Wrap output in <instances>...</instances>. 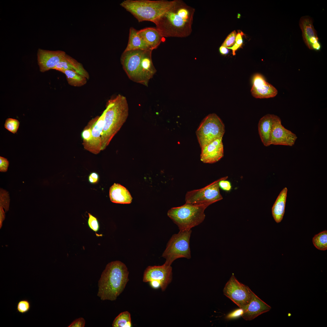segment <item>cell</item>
Instances as JSON below:
<instances>
[{"mask_svg": "<svg viewBox=\"0 0 327 327\" xmlns=\"http://www.w3.org/2000/svg\"><path fill=\"white\" fill-rule=\"evenodd\" d=\"M195 11L182 1L175 0L154 23L164 37H186L192 32Z\"/></svg>", "mask_w": 327, "mask_h": 327, "instance_id": "obj_1", "label": "cell"}, {"mask_svg": "<svg viewBox=\"0 0 327 327\" xmlns=\"http://www.w3.org/2000/svg\"><path fill=\"white\" fill-rule=\"evenodd\" d=\"M152 50L124 51L121 57L122 67L132 81L148 87L156 72L151 58Z\"/></svg>", "mask_w": 327, "mask_h": 327, "instance_id": "obj_2", "label": "cell"}, {"mask_svg": "<svg viewBox=\"0 0 327 327\" xmlns=\"http://www.w3.org/2000/svg\"><path fill=\"white\" fill-rule=\"evenodd\" d=\"M128 275L123 263L115 261L108 263L98 281L97 296L102 300H116L125 289L129 280Z\"/></svg>", "mask_w": 327, "mask_h": 327, "instance_id": "obj_3", "label": "cell"}, {"mask_svg": "<svg viewBox=\"0 0 327 327\" xmlns=\"http://www.w3.org/2000/svg\"><path fill=\"white\" fill-rule=\"evenodd\" d=\"M101 135V151L104 150L126 122L128 115L126 97L118 94L107 101Z\"/></svg>", "mask_w": 327, "mask_h": 327, "instance_id": "obj_4", "label": "cell"}, {"mask_svg": "<svg viewBox=\"0 0 327 327\" xmlns=\"http://www.w3.org/2000/svg\"><path fill=\"white\" fill-rule=\"evenodd\" d=\"M175 1L125 0L121 3L120 5L131 13L139 22L148 21L154 22Z\"/></svg>", "mask_w": 327, "mask_h": 327, "instance_id": "obj_5", "label": "cell"}, {"mask_svg": "<svg viewBox=\"0 0 327 327\" xmlns=\"http://www.w3.org/2000/svg\"><path fill=\"white\" fill-rule=\"evenodd\" d=\"M208 206L185 203L181 206L171 208L167 214L180 230H190L203 221L205 217L204 211Z\"/></svg>", "mask_w": 327, "mask_h": 327, "instance_id": "obj_6", "label": "cell"}, {"mask_svg": "<svg viewBox=\"0 0 327 327\" xmlns=\"http://www.w3.org/2000/svg\"><path fill=\"white\" fill-rule=\"evenodd\" d=\"M191 232V230H180L178 233L173 235L162 255L166 260L165 264L171 266L178 258H191L190 239Z\"/></svg>", "mask_w": 327, "mask_h": 327, "instance_id": "obj_7", "label": "cell"}, {"mask_svg": "<svg viewBox=\"0 0 327 327\" xmlns=\"http://www.w3.org/2000/svg\"><path fill=\"white\" fill-rule=\"evenodd\" d=\"M225 128L222 121L215 113L210 114L205 117L196 131L201 148L216 140L222 138Z\"/></svg>", "mask_w": 327, "mask_h": 327, "instance_id": "obj_8", "label": "cell"}, {"mask_svg": "<svg viewBox=\"0 0 327 327\" xmlns=\"http://www.w3.org/2000/svg\"><path fill=\"white\" fill-rule=\"evenodd\" d=\"M224 177L221 178L201 189L187 192L185 197V203L209 206L222 200L219 183Z\"/></svg>", "mask_w": 327, "mask_h": 327, "instance_id": "obj_9", "label": "cell"}, {"mask_svg": "<svg viewBox=\"0 0 327 327\" xmlns=\"http://www.w3.org/2000/svg\"><path fill=\"white\" fill-rule=\"evenodd\" d=\"M223 291L224 295L243 309L249 303L253 292L248 286L239 282L233 274L226 283Z\"/></svg>", "mask_w": 327, "mask_h": 327, "instance_id": "obj_10", "label": "cell"}, {"mask_svg": "<svg viewBox=\"0 0 327 327\" xmlns=\"http://www.w3.org/2000/svg\"><path fill=\"white\" fill-rule=\"evenodd\" d=\"M172 278V267L164 263L161 266H149L145 270L143 276L144 282L156 280L160 282L161 289L165 290Z\"/></svg>", "mask_w": 327, "mask_h": 327, "instance_id": "obj_11", "label": "cell"}, {"mask_svg": "<svg viewBox=\"0 0 327 327\" xmlns=\"http://www.w3.org/2000/svg\"><path fill=\"white\" fill-rule=\"evenodd\" d=\"M299 24L303 40L307 47L311 50L320 51L322 45L314 27L312 18L308 15L303 16L300 18Z\"/></svg>", "mask_w": 327, "mask_h": 327, "instance_id": "obj_12", "label": "cell"}, {"mask_svg": "<svg viewBox=\"0 0 327 327\" xmlns=\"http://www.w3.org/2000/svg\"><path fill=\"white\" fill-rule=\"evenodd\" d=\"M106 111L105 109L101 116L94 118L91 139L83 146L85 150L94 154H98L101 151V135Z\"/></svg>", "mask_w": 327, "mask_h": 327, "instance_id": "obj_13", "label": "cell"}, {"mask_svg": "<svg viewBox=\"0 0 327 327\" xmlns=\"http://www.w3.org/2000/svg\"><path fill=\"white\" fill-rule=\"evenodd\" d=\"M297 137L290 130L285 128L280 119L273 124L270 135V144L292 146Z\"/></svg>", "mask_w": 327, "mask_h": 327, "instance_id": "obj_14", "label": "cell"}, {"mask_svg": "<svg viewBox=\"0 0 327 327\" xmlns=\"http://www.w3.org/2000/svg\"><path fill=\"white\" fill-rule=\"evenodd\" d=\"M66 53L61 50L51 51L39 48L37 53V62L40 72L54 69Z\"/></svg>", "mask_w": 327, "mask_h": 327, "instance_id": "obj_15", "label": "cell"}, {"mask_svg": "<svg viewBox=\"0 0 327 327\" xmlns=\"http://www.w3.org/2000/svg\"><path fill=\"white\" fill-rule=\"evenodd\" d=\"M253 86L251 90L252 96L258 98H266L275 97L278 93L277 89L267 82L264 77L259 74L254 75L252 79Z\"/></svg>", "mask_w": 327, "mask_h": 327, "instance_id": "obj_16", "label": "cell"}, {"mask_svg": "<svg viewBox=\"0 0 327 327\" xmlns=\"http://www.w3.org/2000/svg\"><path fill=\"white\" fill-rule=\"evenodd\" d=\"M201 148L200 159L204 163H215L224 156L222 138L216 140Z\"/></svg>", "mask_w": 327, "mask_h": 327, "instance_id": "obj_17", "label": "cell"}, {"mask_svg": "<svg viewBox=\"0 0 327 327\" xmlns=\"http://www.w3.org/2000/svg\"><path fill=\"white\" fill-rule=\"evenodd\" d=\"M271 307L263 301L253 292L249 304L243 309L241 316L245 320L251 321L262 314L268 312Z\"/></svg>", "mask_w": 327, "mask_h": 327, "instance_id": "obj_18", "label": "cell"}, {"mask_svg": "<svg viewBox=\"0 0 327 327\" xmlns=\"http://www.w3.org/2000/svg\"><path fill=\"white\" fill-rule=\"evenodd\" d=\"M280 119L277 115L268 114L262 117L258 124L259 134L263 145L268 147L270 144V135L272 127L274 123Z\"/></svg>", "mask_w": 327, "mask_h": 327, "instance_id": "obj_19", "label": "cell"}, {"mask_svg": "<svg viewBox=\"0 0 327 327\" xmlns=\"http://www.w3.org/2000/svg\"><path fill=\"white\" fill-rule=\"evenodd\" d=\"M61 72L67 70L75 71L89 79L90 76L82 64L66 53L54 69Z\"/></svg>", "mask_w": 327, "mask_h": 327, "instance_id": "obj_20", "label": "cell"}, {"mask_svg": "<svg viewBox=\"0 0 327 327\" xmlns=\"http://www.w3.org/2000/svg\"><path fill=\"white\" fill-rule=\"evenodd\" d=\"M139 34L152 50L156 49L163 41L164 37L156 28L148 27L138 30Z\"/></svg>", "mask_w": 327, "mask_h": 327, "instance_id": "obj_21", "label": "cell"}, {"mask_svg": "<svg viewBox=\"0 0 327 327\" xmlns=\"http://www.w3.org/2000/svg\"><path fill=\"white\" fill-rule=\"evenodd\" d=\"M109 197L111 201L121 204L130 203L132 198L128 191L119 184L114 183L110 188Z\"/></svg>", "mask_w": 327, "mask_h": 327, "instance_id": "obj_22", "label": "cell"}, {"mask_svg": "<svg viewBox=\"0 0 327 327\" xmlns=\"http://www.w3.org/2000/svg\"><path fill=\"white\" fill-rule=\"evenodd\" d=\"M287 189L284 188L281 191L272 209V216L277 223L282 220L285 211Z\"/></svg>", "mask_w": 327, "mask_h": 327, "instance_id": "obj_23", "label": "cell"}, {"mask_svg": "<svg viewBox=\"0 0 327 327\" xmlns=\"http://www.w3.org/2000/svg\"><path fill=\"white\" fill-rule=\"evenodd\" d=\"M149 49H150L148 46L139 34L138 30L133 27L130 28L128 43L124 51L134 50H146Z\"/></svg>", "mask_w": 327, "mask_h": 327, "instance_id": "obj_24", "label": "cell"}, {"mask_svg": "<svg viewBox=\"0 0 327 327\" xmlns=\"http://www.w3.org/2000/svg\"><path fill=\"white\" fill-rule=\"evenodd\" d=\"M62 73L65 75L67 82L71 86L81 87L87 82L88 79L85 76L74 71L67 70Z\"/></svg>", "mask_w": 327, "mask_h": 327, "instance_id": "obj_25", "label": "cell"}, {"mask_svg": "<svg viewBox=\"0 0 327 327\" xmlns=\"http://www.w3.org/2000/svg\"><path fill=\"white\" fill-rule=\"evenodd\" d=\"M113 327L132 326L130 313L125 311L120 313L114 319L112 324Z\"/></svg>", "mask_w": 327, "mask_h": 327, "instance_id": "obj_26", "label": "cell"}, {"mask_svg": "<svg viewBox=\"0 0 327 327\" xmlns=\"http://www.w3.org/2000/svg\"><path fill=\"white\" fill-rule=\"evenodd\" d=\"M315 247L320 250L327 249V231L325 230L315 235L312 239Z\"/></svg>", "mask_w": 327, "mask_h": 327, "instance_id": "obj_27", "label": "cell"}, {"mask_svg": "<svg viewBox=\"0 0 327 327\" xmlns=\"http://www.w3.org/2000/svg\"><path fill=\"white\" fill-rule=\"evenodd\" d=\"M94 122V118L90 120L87 125L81 132V137L83 139V146L87 144L90 140L91 137L92 127Z\"/></svg>", "mask_w": 327, "mask_h": 327, "instance_id": "obj_28", "label": "cell"}, {"mask_svg": "<svg viewBox=\"0 0 327 327\" xmlns=\"http://www.w3.org/2000/svg\"><path fill=\"white\" fill-rule=\"evenodd\" d=\"M19 124L20 122L18 120L12 118H8L5 120L4 127L9 131L15 134L18 130Z\"/></svg>", "mask_w": 327, "mask_h": 327, "instance_id": "obj_29", "label": "cell"}, {"mask_svg": "<svg viewBox=\"0 0 327 327\" xmlns=\"http://www.w3.org/2000/svg\"><path fill=\"white\" fill-rule=\"evenodd\" d=\"M9 202L10 198L8 192L0 188V206L3 207L6 212L9 210Z\"/></svg>", "mask_w": 327, "mask_h": 327, "instance_id": "obj_30", "label": "cell"}, {"mask_svg": "<svg viewBox=\"0 0 327 327\" xmlns=\"http://www.w3.org/2000/svg\"><path fill=\"white\" fill-rule=\"evenodd\" d=\"M31 307V303L28 300H21L17 303V312L21 314H25L29 311Z\"/></svg>", "mask_w": 327, "mask_h": 327, "instance_id": "obj_31", "label": "cell"}, {"mask_svg": "<svg viewBox=\"0 0 327 327\" xmlns=\"http://www.w3.org/2000/svg\"><path fill=\"white\" fill-rule=\"evenodd\" d=\"M89 218L88 224L89 228L93 231L96 233L99 230V224L97 219L91 214L88 213Z\"/></svg>", "mask_w": 327, "mask_h": 327, "instance_id": "obj_32", "label": "cell"}, {"mask_svg": "<svg viewBox=\"0 0 327 327\" xmlns=\"http://www.w3.org/2000/svg\"><path fill=\"white\" fill-rule=\"evenodd\" d=\"M236 35V33L235 30L232 32L227 37L221 46L228 47L233 45L235 43Z\"/></svg>", "mask_w": 327, "mask_h": 327, "instance_id": "obj_33", "label": "cell"}, {"mask_svg": "<svg viewBox=\"0 0 327 327\" xmlns=\"http://www.w3.org/2000/svg\"><path fill=\"white\" fill-rule=\"evenodd\" d=\"M243 33L242 31L239 32L236 35V43L234 45L231 47H226L227 48L230 49L232 50L233 54L234 55L236 54L235 51L239 48L241 47L243 43L242 36Z\"/></svg>", "mask_w": 327, "mask_h": 327, "instance_id": "obj_34", "label": "cell"}, {"mask_svg": "<svg viewBox=\"0 0 327 327\" xmlns=\"http://www.w3.org/2000/svg\"><path fill=\"white\" fill-rule=\"evenodd\" d=\"M228 178V177H225L224 178L220 181L219 183V186L222 189L226 191H230L231 189V185L230 182L226 179Z\"/></svg>", "mask_w": 327, "mask_h": 327, "instance_id": "obj_35", "label": "cell"}, {"mask_svg": "<svg viewBox=\"0 0 327 327\" xmlns=\"http://www.w3.org/2000/svg\"><path fill=\"white\" fill-rule=\"evenodd\" d=\"M243 313V309L239 308L231 312L226 316V318L229 319H235L241 316Z\"/></svg>", "mask_w": 327, "mask_h": 327, "instance_id": "obj_36", "label": "cell"}, {"mask_svg": "<svg viewBox=\"0 0 327 327\" xmlns=\"http://www.w3.org/2000/svg\"><path fill=\"white\" fill-rule=\"evenodd\" d=\"M85 321L84 319L82 317H80L76 319L73 321L68 327H84V326Z\"/></svg>", "mask_w": 327, "mask_h": 327, "instance_id": "obj_37", "label": "cell"}, {"mask_svg": "<svg viewBox=\"0 0 327 327\" xmlns=\"http://www.w3.org/2000/svg\"><path fill=\"white\" fill-rule=\"evenodd\" d=\"M9 162L7 159L4 157H0V171L6 172L8 170Z\"/></svg>", "mask_w": 327, "mask_h": 327, "instance_id": "obj_38", "label": "cell"}, {"mask_svg": "<svg viewBox=\"0 0 327 327\" xmlns=\"http://www.w3.org/2000/svg\"><path fill=\"white\" fill-rule=\"evenodd\" d=\"M89 182L91 184H94L97 183L99 180V175L96 172H93L89 175L88 177Z\"/></svg>", "mask_w": 327, "mask_h": 327, "instance_id": "obj_39", "label": "cell"}, {"mask_svg": "<svg viewBox=\"0 0 327 327\" xmlns=\"http://www.w3.org/2000/svg\"><path fill=\"white\" fill-rule=\"evenodd\" d=\"M149 282L150 286L154 289H157L161 287L160 283L158 281L152 280Z\"/></svg>", "mask_w": 327, "mask_h": 327, "instance_id": "obj_40", "label": "cell"}, {"mask_svg": "<svg viewBox=\"0 0 327 327\" xmlns=\"http://www.w3.org/2000/svg\"><path fill=\"white\" fill-rule=\"evenodd\" d=\"M5 218V213L3 207L0 206V228L2 226V222Z\"/></svg>", "mask_w": 327, "mask_h": 327, "instance_id": "obj_41", "label": "cell"}, {"mask_svg": "<svg viewBox=\"0 0 327 327\" xmlns=\"http://www.w3.org/2000/svg\"><path fill=\"white\" fill-rule=\"evenodd\" d=\"M219 51L220 53L223 55L226 54L229 52V50L227 48L221 46L219 48Z\"/></svg>", "mask_w": 327, "mask_h": 327, "instance_id": "obj_42", "label": "cell"}]
</instances>
